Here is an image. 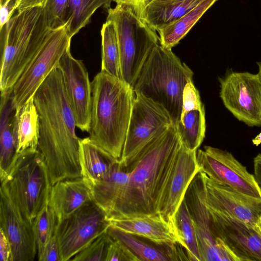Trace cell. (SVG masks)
<instances>
[{"label": "cell", "instance_id": "cell-1", "mask_svg": "<svg viewBox=\"0 0 261 261\" xmlns=\"http://www.w3.org/2000/svg\"><path fill=\"white\" fill-rule=\"evenodd\" d=\"M39 118L38 149L44 157L52 186L83 177L80 140L61 70L57 65L33 96Z\"/></svg>", "mask_w": 261, "mask_h": 261}, {"label": "cell", "instance_id": "cell-2", "mask_svg": "<svg viewBox=\"0 0 261 261\" xmlns=\"http://www.w3.org/2000/svg\"><path fill=\"white\" fill-rule=\"evenodd\" d=\"M180 145L173 124L140 150L129 167L127 186L110 220L159 214L163 192Z\"/></svg>", "mask_w": 261, "mask_h": 261}, {"label": "cell", "instance_id": "cell-3", "mask_svg": "<svg viewBox=\"0 0 261 261\" xmlns=\"http://www.w3.org/2000/svg\"><path fill=\"white\" fill-rule=\"evenodd\" d=\"M135 96L123 80L100 71L91 82V109L89 138L120 161Z\"/></svg>", "mask_w": 261, "mask_h": 261}, {"label": "cell", "instance_id": "cell-4", "mask_svg": "<svg viewBox=\"0 0 261 261\" xmlns=\"http://www.w3.org/2000/svg\"><path fill=\"white\" fill-rule=\"evenodd\" d=\"M1 30L0 89H12L42 45L50 29L43 7L12 15Z\"/></svg>", "mask_w": 261, "mask_h": 261}, {"label": "cell", "instance_id": "cell-5", "mask_svg": "<svg viewBox=\"0 0 261 261\" xmlns=\"http://www.w3.org/2000/svg\"><path fill=\"white\" fill-rule=\"evenodd\" d=\"M194 73L171 49L160 44L151 50L133 87L135 93L163 106L176 125L182 111V92Z\"/></svg>", "mask_w": 261, "mask_h": 261}, {"label": "cell", "instance_id": "cell-6", "mask_svg": "<svg viewBox=\"0 0 261 261\" xmlns=\"http://www.w3.org/2000/svg\"><path fill=\"white\" fill-rule=\"evenodd\" d=\"M107 20L115 25L122 80L133 87L152 49L160 44L156 31L129 7L117 4L108 10Z\"/></svg>", "mask_w": 261, "mask_h": 261}, {"label": "cell", "instance_id": "cell-7", "mask_svg": "<svg viewBox=\"0 0 261 261\" xmlns=\"http://www.w3.org/2000/svg\"><path fill=\"white\" fill-rule=\"evenodd\" d=\"M1 182L7 185L32 223L48 204L52 185L44 157L38 149L18 153L9 175Z\"/></svg>", "mask_w": 261, "mask_h": 261}, {"label": "cell", "instance_id": "cell-8", "mask_svg": "<svg viewBox=\"0 0 261 261\" xmlns=\"http://www.w3.org/2000/svg\"><path fill=\"white\" fill-rule=\"evenodd\" d=\"M71 39L67 33V24L50 30L41 48L12 88L17 110L33 97L40 86L58 65L63 55L70 46Z\"/></svg>", "mask_w": 261, "mask_h": 261}, {"label": "cell", "instance_id": "cell-9", "mask_svg": "<svg viewBox=\"0 0 261 261\" xmlns=\"http://www.w3.org/2000/svg\"><path fill=\"white\" fill-rule=\"evenodd\" d=\"M135 93V92H134ZM166 109L142 94L135 93L120 162L126 169L140 150L173 125Z\"/></svg>", "mask_w": 261, "mask_h": 261}, {"label": "cell", "instance_id": "cell-10", "mask_svg": "<svg viewBox=\"0 0 261 261\" xmlns=\"http://www.w3.org/2000/svg\"><path fill=\"white\" fill-rule=\"evenodd\" d=\"M110 221L93 200L58 222L56 233L61 261L70 260L98 236L106 232Z\"/></svg>", "mask_w": 261, "mask_h": 261}, {"label": "cell", "instance_id": "cell-11", "mask_svg": "<svg viewBox=\"0 0 261 261\" xmlns=\"http://www.w3.org/2000/svg\"><path fill=\"white\" fill-rule=\"evenodd\" d=\"M225 108L249 126H261V84L257 74L230 71L219 79Z\"/></svg>", "mask_w": 261, "mask_h": 261}, {"label": "cell", "instance_id": "cell-12", "mask_svg": "<svg viewBox=\"0 0 261 261\" xmlns=\"http://www.w3.org/2000/svg\"><path fill=\"white\" fill-rule=\"evenodd\" d=\"M200 171L212 180L243 194L261 199V187L251 174L229 152L205 146L197 150Z\"/></svg>", "mask_w": 261, "mask_h": 261}, {"label": "cell", "instance_id": "cell-13", "mask_svg": "<svg viewBox=\"0 0 261 261\" xmlns=\"http://www.w3.org/2000/svg\"><path fill=\"white\" fill-rule=\"evenodd\" d=\"M0 228L11 248L12 261H33L37 247L33 223L24 214L5 182H1Z\"/></svg>", "mask_w": 261, "mask_h": 261}, {"label": "cell", "instance_id": "cell-14", "mask_svg": "<svg viewBox=\"0 0 261 261\" xmlns=\"http://www.w3.org/2000/svg\"><path fill=\"white\" fill-rule=\"evenodd\" d=\"M184 198L195 226L201 261H239L224 243L213 234L206 204L204 179L200 171L191 182Z\"/></svg>", "mask_w": 261, "mask_h": 261}, {"label": "cell", "instance_id": "cell-15", "mask_svg": "<svg viewBox=\"0 0 261 261\" xmlns=\"http://www.w3.org/2000/svg\"><path fill=\"white\" fill-rule=\"evenodd\" d=\"M207 208L214 235L224 243L239 261H261L259 227L256 228L239 219Z\"/></svg>", "mask_w": 261, "mask_h": 261}, {"label": "cell", "instance_id": "cell-16", "mask_svg": "<svg viewBox=\"0 0 261 261\" xmlns=\"http://www.w3.org/2000/svg\"><path fill=\"white\" fill-rule=\"evenodd\" d=\"M58 66L62 72L76 125L81 130L88 133L91 122V83L88 71L82 60L72 56L70 46L61 58Z\"/></svg>", "mask_w": 261, "mask_h": 261}, {"label": "cell", "instance_id": "cell-17", "mask_svg": "<svg viewBox=\"0 0 261 261\" xmlns=\"http://www.w3.org/2000/svg\"><path fill=\"white\" fill-rule=\"evenodd\" d=\"M201 172L204 182L206 203L208 208L259 228L261 220L260 199L239 192L212 180Z\"/></svg>", "mask_w": 261, "mask_h": 261}, {"label": "cell", "instance_id": "cell-18", "mask_svg": "<svg viewBox=\"0 0 261 261\" xmlns=\"http://www.w3.org/2000/svg\"><path fill=\"white\" fill-rule=\"evenodd\" d=\"M199 171L197 151L189 150L181 143L161 199L159 214L166 221L175 222L187 190Z\"/></svg>", "mask_w": 261, "mask_h": 261}, {"label": "cell", "instance_id": "cell-19", "mask_svg": "<svg viewBox=\"0 0 261 261\" xmlns=\"http://www.w3.org/2000/svg\"><path fill=\"white\" fill-rule=\"evenodd\" d=\"M110 221V226L145 238L158 245L162 247L172 246L177 244L181 245L175 222L166 221L160 214L126 217Z\"/></svg>", "mask_w": 261, "mask_h": 261}, {"label": "cell", "instance_id": "cell-20", "mask_svg": "<svg viewBox=\"0 0 261 261\" xmlns=\"http://www.w3.org/2000/svg\"><path fill=\"white\" fill-rule=\"evenodd\" d=\"M93 200L91 184L82 177L64 179L53 185L48 205L59 221Z\"/></svg>", "mask_w": 261, "mask_h": 261}, {"label": "cell", "instance_id": "cell-21", "mask_svg": "<svg viewBox=\"0 0 261 261\" xmlns=\"http://www.w3.org/2000/svg\"><path fill=\"white\" fill-rule=\"evenodd\" d=\"M17 109L12 89L1 92L0 106V178L4 180L12 170L18 153L15 128Z\"/></svg>", "mask_w": 261, "mask_h": 261}, {"label": "cell", "instance_id": "cell-22", "mask_svg": "<svg viewBox=\"0 0 261 261\" xmlns=\"http://www.w3.org/2000/svg\"><path fill=\"white\" fill-rule=\"evenodd\" d=\"M129 171L120 161L112 167L101 180L91 184L93 200L103 210L109 219L115 212L127 186Z\"/></svg>", "mask_w": 261, "mask_h": 261}, {"label": "cell", "instance_id": "cell-23", "mask_svg": "<svg viewBox=\"0 0 261 261\" xmlns=\"http://www.w3.org/2000/svg\"><path fill=\"white\" fill-rule=\"evenodd\" d=\"M203 0H152L140 17L156 31L176 21Z\"/></svg>", "mask_w": 261, "mask_h": 261}, {"label": "cell", "instance_id": "cell-24", "mask_svg": "<svg viewBox=\"0 0 261 261\" xmlns=\"http://www.w3.org/2000/svg\"><path fill=\"white\" fill-rule=\"evenodd\" d=\"M80 163L82 176L91 184L99 181L120 161L92 141L89 137L80 140Z\"/></svg>", "mask_w": 261, "mask_h": 261}, {"label": "cell", "instance_id": "cell-25", "mask_svg": "<svg viewBox=\"0 0 261 261\" xmlns=\"http://www.w3.org/2000/svg\"><path fill=\"white\" fill-rule=\"evenodd\" d=\"M15 136L17 153L38 149L39 118L33 97L17 110Z\"/></svg>", "mask_w": 261, "mask_h": 261}, {"label": "cell", "instance_id": "cell-26", "mask_svg": "<svg viewBox=\"0 0 261 261\" xmlns=\"http://www.w3.org/2000/svg\"><path fill=\"white\" fill-rule=\"evenodd\" d=\"M217 1L203 0L176 21L158 29L160 44L170 49L175 46Z\"/></svg>", "mask_w": 261, "mask_h": 261}, {"label": "cell", "instance_id": "cell-27", "mask_svg": "<svg viewBox=\"0 0 261 261\" xmlns=\"http://www.w3.org/2000/svg\"><path fill=\"white\" fill-rule=\"evenodd\" d=\"M176 127L181 144L189 150L197 151L205 137L204 107L181 112Z\"/></svg>", "mask_w": 261, "mask_h": 261}, {"label": "cell", "instance_id": "cell-28", "mask_svg": "<svg viewBox=\"0 0 261 261\" xmlns=\"http://www.w3.org/2000/svg\"><path fill=\"white\" fill-rule=\"evenodd\" d=\"M175 222L181 245L189 260L201 261L195 226L185 198L177 211Z\"/></svg>", "mask_w": 261, "mask_h": 261}, {"label": "cell", "instance_id": "cell-29", "mask_svg": "<svg viewBox=\"0 0 261 261\" xmlns=\"http://www.w3.org/2000/svg\"><path fill=\"white\" fill-rule=\"evenodd\" d=\"M101 70L122 79L117 34L114 23L107 20L101 30Z\"/></svg>", "mask_w": 261, "mask_h": 261}, {"label": "cell", "instance_id": "cell-30", "mask_svg": "<svg viewBox=\"0 0 261 261\" xmlns=\"http://www.w3.org/2000/svg\"><path fill=\"white\" fill-rule=\"evenodd\" d=\"M111 237L121 242L138 258L142 261L170 260L165 247L160 248L150 245L137 236L123 232L111 226L107 229Z\"/></svg>", "mask_w": 261, "mask_h": 261}, {"label": "cell", "instance_id": "cell-31", "mask_svg": "<svg viewBox=\"0 0 261 261\" xmlns=\"http://www.w3.org/2000/svg\"><path fill=\"white\" fill-rule=\"evenodd\" d=\"M114 0H69L67 33L70 38L90 21L100 7L109 10Z\"/></svg>", "mask_w": 261, "mask_h": 261}, {"label": "cell", "instance_id": "cell-32", "mask_svg": "<svg viewBox=\"0 0 261 261\" xmlns=\"http://www.w3.org/2000/svg\"><path fill=\"white\" fill-rule=\"evenodd\" d=\"M58 220L48 204L46 205L33 221V228L40 258L50 240L56 233Z\"/></svg>", "mask_w": 261, "mask_h": 261}, {"label": "cell", "instance_id": "cell-33", "mask_svg": "<svg viewBox=\"0 0 261 261\" xmlns=\"http://www.w3.org/2000/svg\"><path fill=\"white\" fill-rule=\"evenodd\" d=\"M112 240L107 230L76 253L70 260L106 261L108 250Z\"/></svg>", "mask_w": 261, "mask_h": 261}, {"label": "cell", "instance_id": "cell-34", "mask_svg": "<svg viewBox=\"0 0 261 261\" xmlns=\"http://www.w3.org/2000/svg\"><path fill=\"white\" fill-rule=\"evenodd\" d=\"M69 0H47L44 7L47 26L54 30L64 26L68 19Z\"/></svg>", "mask_w": 261, "mask_h": 261}, {"label": "cell", "instance_id": "cell-35", "mask_svg": "<svg viewBox=\"0 0 261 261\" xmlns=\"http://www.w3.org/2000/svg\"><path fill=\"white\" fill-rule=\"evenodd\" d=\"M182 100L181 112L204 107L200 99L199 91L193 84V80L188 82L185 85L182 92Z\"/></svg>", "mask_w": 261, "mask_h": 261}, {"label": "cell", "instance_id": "cell-36", "mask_svg": "<svg viewBox=\"0 0 261 261\" xmlns=\"http://www.w3.org/2000/svg\"><path fill=\"white\" fill-rule=\"evenodd\" d=\"M106 261H139L121 242L113 239L107 252Z\"/></svg>", "mask_w": 261, "mask_h": 261}, {"label": "cell", "instance_id": "cell-37", "mask_svg": "<svg viewBox=\"0 0 261 261\" xmlns=\"http://www.w3.org/2000/svg\"><path fill=\"white\" fill-rule=\"evenodd\" d=\"M39 261H61L60 247L56 233L46 246Z\"/></svg>", "mask_w": 261, "mask_h": 261}, {"label": "cell", "instance_id": "cell-38", "mask_svg": "<svg viewBox=\"0 0 261 261\" xmlns=\"http://www.w3.org/2000/svg\"><path fill=\"white\" fill-rule=\"evenodd\" d=\"M21 0L1 1L0 29L8 21L18 8Z\"/></svg>", "mask_w": 261, "mask_h": 261}, {"label": "cell", "instance_id": "cell-39", "mask_svg": "<svg viewBox=\"0 0 261 261\" xmlns=\"http://www.w3.org/2000/svg\"><path fill=\"white\" fill-rule=\"evenodd\" d=\"M0 261H12L11 248L4 231L0 228Z\"/></svg>", "mask_w": 261, "mask_h": 261}, {"label": "cell", "instance_id": "cell-40", "mask_svg": "<svg viewBox=\"0 0 261 261\" xmlns=\"http://www.w3.org/2000/svg\"><path fill=\"white\" fill-rule=\"evenodd\" d=\"M152 0H114L118 5H126L140 17L142 11Z\"/></svg>", "mask_w": 261, "mask_h": 261}, {"label": "cell", "instance_id": "cell-41", "mask_svg": "<svg viewBox=\"0 0 261 261\" xmlns=\"http://www.w3.org/2000/svg\"><path fill=\"white\" fill-rule=\"evenodd\" d=\"M47 0H21L20 4L17 8V12H21L25 9L36 7H44Z\"/></svg>", "mask_w": 261, "mask_h": 261}, {"label": "cell", "instance_id": "cell-42", "mask_svg": "<svg viewBox=\"0 0 261 261\" xmlns=\"http://www.w3.org/2000/svg\"><path fill=\"white\" fill-rule=\"evenodd\" d=\"M252 143L255 146H258L261 144V132L252 140Z\"/></svg>", "mask_w": 261, "mask_h": 261}, {"label": "cell", "instance_id": "cell-43", "mask_svg": "<svg viewBox=\"0 0 261 261\" xmlns=\"http://www.w3.org/2000/svg\"><path fill=\"white\" fill-rule=\"evenodd\" d=\"M257 64L258 66V72L257 74L258 75V77H259V79L260 80V82L261 84V61L257 62Z\"/></svg>", "mask_w": 261, "mask_h": 261}, {"label": "cell", "instance_id": "cell-44", "mask_svg": "<svg viewBox=\"0 0 261 261\" xmlns=\"http://www.w3.org/2000/svg\"><path fill=\"white\" fill-rule=\"evenodd\" d=\"M258 226H259V229H260V232H261V220H260V222H259V223Z\"/></svg>", "mask_w": 261, "mask_h": 261}, {"label": "cell", "instance_id": "cell-45", "mask_svg": "<svg viewBox=\"0 0 261 261\" xmlns=\"http://www.w3.org/2000/svg\"><path fill=\"white\" fill-rule=\"evenodd\" d=\"M1 1H6V0H1Z\"/></svg>", "mask_w": 261, "mask_h": 261}]
</instances>
